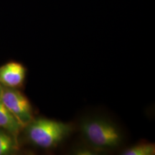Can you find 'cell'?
I'll return each instance as SVG.
<instances>
[{
  "label": "cell",
  "mask_w": 155,
  "mask_h": 155,
  "mask_svg": "<svg viewBox=\"0 0 155 155\" xmlns=\"http://www.w3.org/2000/svg\"><path fill=\"white\" fill-rule=\"evenodd\" d=\"M83 138L96 150H108L119 147L123 137L117 126L101 117L89 118L81 125Z\"/></svg>",
  "instance_id": "cell-2"
},
{
  "label": "cell",
  "mask_w": 155,
  "mask_h": 155,
  "mask_svg": "<svg viewBox=\"0 0 155 155\" xmlns=\"http://www.w3.org/2000/svg\"><path fill=\"white\" fill-rule=\"evenodd\" d=\"M27 69L17 62H9L0 66V85L9 88H20L26 77Z\"/></svg>",
  "instance_id": "cell-4"
},
{
  "label": "cell",
  "mask_w": 155,
  "mask_h": 155,
  "mask_svg": "<svg viewBox=\"0 0 155 155\" xmlns=\"http://www.w3.org/2000/svg\"><path fill=\"white\" fill-rule=\"evenodd\" d=\"M23 129L31 144L42 149H51L69 137L73 127L68 123L39 118L32 119Z\"/></svg>",
  "instance_id": "cell-1"
},
{
  "label": "cell",
  "mask_w": 155,
  "mask_h": 155,
  "mask_svg": "<svg viewBox=\"0 0 155 155\" xmlns=\"http://www.w3.org/2000/svg\"><path fill=\"white\" fill-rule=\"evenodd\" d=\"M124 155H154L155 154V145L153 143L141 142L129 147L123 151Z\"/></svg>",
  "instance_id": "cell-7"
},
{
  "label": "cell",
  "mask_w": 155,
  "mask_h": 155,
  "mask_svg": "<svg viewBox=\"0 0 155 155\" xmlns=\"http://www.w3.org/2000/svg\"><path fill=\"white\" fill-rule=\"evenodd\" d=\"M1 87H2V86L0 85V92H1Z\"/></svg>",
  "instance_id": "cell-9"
},
{
  "label": "cell",
  "mask_w": 155,
  "mask_h": 155,
  "mask_svg": "<svg viewBox=\"0 0 155 155\" xmlns=\"http://www.w3.org/2000/svg\"><path fill=\"white\" fill-rule=\"evenodd\" d=\"M0 128L12 135L18 141L20 131L23 129L22 126L15 116L5 107L0 100Z\"/></svg>",
  "instance_id": "cell-5"
},
{
  "label": "cell",
  "mask_w": 155,
  "mask_h": 155,
  "mask_svg": "<svg viewBox=\"0 0 155 155\" xmlns=\"http://www.w3.org/2000/svg\"><path fill=\"white\" fill-rule=\"evenodd\" d=\"M0 100L23 128L34 119L32 107L28 98L17 88L2 86Z\"/></svg>",
  "instance_id": "cell-3"
},
{
  "label": "cell",
  "mask_w": 155,
  "mask_h": 155,
  "mask_svg": "<svg viewBox=\"0 0 155 155\" xmlns=\"http://www.w3.org/2000/svg\"><path fill=\"white\" fill-rule=\"evenodd\" d=\"M18 141L7 132L0 128V155L13 154L18 150Z\"/></svg>",
  "instance_id": "cell-6"
},
{
  "label": "cell",
  "mask_w": 155,
  "mask_h": 155,
  "mask_svg": "<svg viewBox=\"0 0 155 155\" xmlns=\"http://www.w3.org/2000/svg\"><path fill=\"white\" fill-rule=\"evenodd\" d=\"M76 154H94V153H91V152L89 150H77L76 151Z\"/></svg>",
  "instance_id": "cell-8"
}]
</instances>
